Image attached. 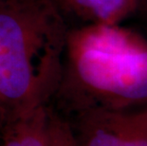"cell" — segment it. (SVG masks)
I'll use <instances>...</instances> for the list:
<instances>
[{
	"label": "cell",
	"mask_w": 147,
	"mask_h": 146,
	"mask_svg": "<svg viewBox=\"0 0 147 146\" xmlns=\"http://www.w3.org/2000/svg\"><path fill=\"white\" fill-rule=\"evenodd\" d=\"M63 5L91 24L118 25L132 13L140 0H61Z\"/></svg>",
	"instance_id": "obj_5"
},
{
	"label": "cell",
	"mask_w": 147,
	"mask_h": 146,
	"mask_svg": "<svg viewBox=\"0 0 147 146\" xmlns=\"http://www.w3.org/2000/svg\"><path fill=\"white\" fill-rule=\"evenodd\" d=\"M48 146H77L71 124L49 109Z\"/></svg>",
	"instance_id": "obj_6"
},
{
	"label": "cell",
	"mask_w": 147,
	"mask_h": 146,
	"mask_svg": "<svg viewBox=\"0 0 147 146\" xmlns=\"http://www.w3.org/2000/svg\"><path fill=\"white\" fill-rule=\"evenodd\" d=\"M49 113L45 104L10 120L0 132V146H48Z\"/></svg>",
	"instance_id": "obj_4"
},
{
	"label": "cell",
	"mask_w": 147,
	"mask_h": 146,
	"mask_svg": "<svg viewBox=\"0 0 147 146\" xmlns=\"http://www.w3.org/2000/svg\"><path fill=\"white\" fill-rule=\"evenodd\" d=\"M68 32L52 0H0V104L10 120L57 91Z\"/></svg>",
	"instance_id": "obj_1"
},
{
	"label": "cell",
	"mask_w": 147,
	"mask_h": 146,
	"mask_svg": "<svg viewBox=\"0 0 147 146\" xmlns=\"http://www.w3.org/2000/svg\"><path fill=\"white\" fill-rule=\"evenodd\" d=\"M9 120H10V117H9L8 112L3 107V105L0 104V132L2 131V129L4 128Z\"/></svg>",
	"instance_id": "obj_7"
},
{
	"label": "cell",
	"mask_w": 147,
	"mask_h": 146,
	"mask_svg": "<svg viewBox=\"0 0 147 146\" xmlns=\"http://www.w3.org/2000/svg\"><path fill=\"white\" fill-rule=\"evenodd\" d=\"M60 90L76 112L147 104V41L118 25L69 32Z\"/></svg>",
	"instance_id": "obj_2"
},
{
	"label": "cell",
	"mask_w": 147,
	"mask_h": 146,
	"mask_svg": "<svg viewBox=\"0 0 147 146\" xmlns=\"http://www.w3.org/2000/svg\"><path fill=\"white\" fill-rule=\"evenodd\" d=\"M76 113L71 127L77 146H147V108H90Z\"/></svg>",
	"instance_id": "obj_3"
}]
</instances>
